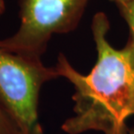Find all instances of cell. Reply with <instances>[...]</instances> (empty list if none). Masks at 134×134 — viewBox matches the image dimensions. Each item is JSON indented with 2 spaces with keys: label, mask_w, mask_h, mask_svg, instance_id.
Instances as JSON below:
<instances>
[{
  "label": "cell",
  "mask_w": 134,
  "mask_h": 134,
  "mask_svg": "<svg viewBox=\"0 0 134 134\" xmlns=\"http://www.w3.org/2000/svg\"><path fill=\"white\" fill-rule=\"evenodd\" d=\"M33 134H45V132H44V131H42V132H40L37 133H33Z\"/></svg>",
  "instance_id": "obj_8"
},
{
  "label": "cell",
  "mask_w": 134,
  "mask_h": 134,
  "mask_svg": "<svg viewBox=\"0 0 134 134\" xmlns=\"http://www.w3.org/2000/svg\"><path fill=\"white\" fill-rule=\"evenodd\" d=\"M4 10H5L4 0H0V16L3 15V13L4 12Z\"/></svg>",
  "instance_id": "obj_6"
},
{
  "label": "cell",
  "mask_w": 134,
  "mask_h": 134,
  "mask_svg": "<svg viewBox=\"0 0 134 134\" xmlns=\"http://www.w3.org/2000/svg\"><path fill=\"white\" fill-rule=\"evenodd\" d=\"M89 0H20V24L12 35L0 39V49L41 58L56 34L78 26Z\"/></svg>",
  "instance_id": "obj_3"
},
{
  "label": "cell",
  "mask_w": 134,
  "mask_h": 134,
  "mask_svg": "<svg viewBox=\"0 0 134 134\" xmlns=\"http://www.w3.org/2000/svg\"><path fill=\"white\" fill-rule=\"evenodd\" d=\"M115 3L120 15L129 26L130 36L123 50L134 65V0H119Z\"/></svg>",
  "instance_id": "obj_4"
},
{
  "label": "cell",
  "mask_w": 134,
  "mask_h": 134,
  "mask_svg": "<svg viewBox=\"0 0 134 134\" xmlns=\"http://www.w3.org/2000/svg\"><path fill=\"white\" fill-rule=\"evenodd\" d=\"M57 78L55 67L46 66L39 57L0 49V103L24 134L43 131L38 118L40 92Z\"/></svg>",
  "instance_id": "obj_2"
},
{
  "label": "cell",
  "mask_w": 134,
  "mask_h": 134,
  "mask_svg": "<svg viewBox=\"0 0 134 134\" xmlns=\"http://www.w3.org/2000/svg\"><path fill=\"white\" fill-rule=\"evenodd\" d=\"M128 134H134V129L129 130V133H128Z\"/></svg>",
  "instance_id": "obj_7"
},
{
  "label": "cell",
  "mask_w": 134,
  "mask_h": 134,
  "mask_svg": "<svg viewBox=\"0 0 134 134\" xmlns=\"http://www.w3.org/2000/svg\"><path fill=\"white\" fill-rule=\"evenodd\" d=\"M113 1H114V2H116V1H119V0H113Z\"/></svg>",
  "instance_id": "obj_9"
},
{
  "label": "cell",
  "mask_w": 134,
  "mask_h": 134,
  "mask_svg": "<svg viewBox=\"0 0 134 134\" xmlns=\"http://www.w3.org/2000/svg\"><path fill=\"white\" fill-rule=\"evenodd\" d=\"M110 22L103 12L96 13L91 30L97 60L91 72H79L60 53L55 69L74 86L75 115L66 119L62 129L68 134L100 132L128 134L125 122L134 116V65L123 49L113 47L107 34Z\"/></svg>",
  "instance_id": "obj_1"
},
{
  "label": "cell",
  "mask_w": 134,
  "mask_h": 134,
  "mask_svg": "<svg viewBox=\"0 0 134 134\" xmlns=\"http://www.w3.org/2000/svg\"><path fill=\"white\" fill-rule=\"evenodd\" d=\"M0 134H24L0 103Z\"/></svg>",
  "instance_id": "obj_5"
}]
</instances>
